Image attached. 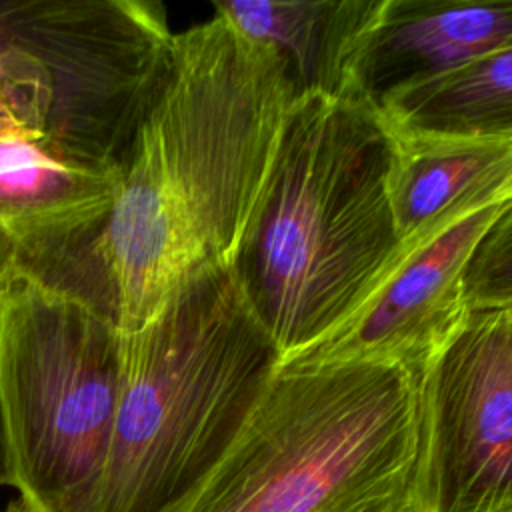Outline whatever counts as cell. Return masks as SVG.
<instances>
[{
  "mask_svg": "<svg viewBox=\"0 0 512 512\" xmlns=\"http://www.w3.org/2000/svg\"><path fill=\"white\" fill-rule=\"evenodd\" d=\"M296 96L286 60L224 16L174 32L94 250L122 332L188 280L232 266Z\"/></svg>",
  "mask_w": 512,
  "mask_h": 512,
  "instance_id": "6da1fadb",
  "label": "cell"
},
{
  "mask_svg": "<svg viewBox=\"0 0 512 512\" xmlns=\"http://www.w3.org/2000/svg\"><path fill=\"white\" fill-rule=\"evenodd\" d=\"M400 144L364 100L298 94L232 272L280 352L356 318L410 256L392 206Z\"/></svg>",
  "mask_w": 512,
  "mask_h": 512,
  "instance_id": "7a4b0ae2",
  "label": "cell"
},
{
  "mask_svg": "<svg viewBox=\"0 0 512 512\" xmlns=\"http://www.w3.org/2000/svg\"><path fill=\"white\" fill-rule=\"evenodd\" d=\"M278 366L232 266L182 284L142 328L124 332L122 396L96 512H188Z\"/></svg>",
  "mask_w": 512,
  "mask_h": 512,
  "instance_id": "3957f363",
  "label": "cell"
},
{
  "mask_svg": "<svg viewBox=\"0 0 512 512\" xmlns=\"http://www.w3.org/2000/svg\"><path fill=\"white\" fill-rule=\"evenodd\" d=\"M420 376L284 362L188 512H418Z\"/></svg>",
  "mask_w": 512,
  "mask_h": 512,
  "instance_id": "277c9868",
  "label": "cell"
},
{
  "mask_svg": "<svg viewBox=\"0 0 512 512\" xmlns=\"http://www.w3.org/2000/svg\"><path fill=\"white\" fill-rule=\"evenodd\" d=\"M114 314L34 280L0 286V422L10 486L40 512H96L120 396Z\"/></svg>",
  "mask_w": 512,
  "mask_h": 512,
  "instance_id": "5b68a950",
  "label": "cell"
},
{
  "mask_svg": "<svg viewBox=\"0 0 512 512\" xmlns=\"http://www.w3.org/2000/svg\"><path fill=\"white\" fill-rule=\"evenodd\" d=\"M418 512H512V320L472 308L420 374Z\"/></svg>",
  "mask_w": 512,
  "mask_h": 512,
  "instance_id": "8992f818",
  "label": "cell"
},
{
  "mask_svg": "<svg viewBox=\"0 0 512 512\" xmlns=\"http://www.w3.org/2000/svg\"><path fill=\"white\" fill-rule=\"evenodd\" d=\"M116 192V174L66 164L36 142H0V286L34 280L114 314L94 250Z\"/></svg>",
  "mask_w": 512,
  "mask_h": 512,
  "instance_id": "52a82bcc",
  "label": "cell"
},
{
  "mask_svg": "<svg viewBox=\"0 0 512 512\" xmlns=\"http://www.w3.org/2000/svg\"><path fill=\"white\" fill-rule=\"evenodd\" d=\"M508 202L472 210L414 248L356 318L288 362L376 360L420 376L466 322L468 262Z\"/></svg>",
  "mask_w": 512,
  "mask_h": 512,
  "instance_id": "ba28073f",
  "label": "cell"
},
{
  "mask_svg": "<svg viewBox=\"0 0 512 512\" xmlns=\"http://www.w3.org/2000/svg\"><path fill=\"white\" fill-rule=\"evenodd\" d=\"M512 38V0H384L350 70L346 96L378 106Z\"/></svg>",
  "mask_w": 512,
  "mask_h": 512,
  "instance_id": "9c48e42d",
  "label": "cell"
},
{
  "mask_svg": "<svg viewBox=\"0 0 512 512\" xmlns=\"http://www.w3.org/2000/svg\"><path fill=\"white\" fill-rule=\"evenodd\" d=\"M384 0H228L214 2L246 38L274 48L298 94L346 96L350 70Z\"/></svg>",
  "mask_w": 512,
  "mask_h": 512,
  "instance_id": "30bf717a",
  "label": "cell"
},
{
  "mask_svg": "<svg viewBox=\"0 0 512 512\" xmlns=\"http://www.w3.org/2000/svg\"><path fill=\"white\" fill-rule=\"evenodd\" d=\"M378 112L402 148H512V38L386 98Z\"/></svg>",
  "mask_w": 512,
  "mask_h": 512,
  "instance_id": "8fae6325",
  "label": "cell"
},
{
  "mask_svg": "<svg viewBox=\"0 0 512 512\" xmlns=\"http://www.w3.org/2000/svg\"><path fill=\"white\" fill-rule=\"evenodd\" d=\"M512 148H402L392 174V206L406 250H414L472 210L508 200Z\"/></svg>",
  "mask_w": 512,
  "mask_h": 512,
  "instance_id": "7c38bea8",
  "label": "cell"
},
{
  "mask_svg": "<svg viewBox=\"0 0 512 512\" xmlns=\"http://www.w3.org/2000/svg\"><path fill=\"white\" fill-rule=\"evenodd\" d=\"M8 140L36 142L66 164L116 174L52 70L30 52L0 56V142Z\"/></svg>",
  "mask_w": 512,
  "mask_h": 512,
  "instance_id": "4fadbf2b",
  "label": "cell"
},
{
  "mask_svg": "<svg viewBox=\"0 0 512 512\" xmlns=\"http://www.w3.org/2000/svg\"><path fill=\"white\" fill-rule=\"evenodd\" d=\"M464 296L470 310L512 306V200L476 246L464 274Z\"/></svg>",
  "mask_w": 512,
  "mask_h": 512,
  "instance_id": "5bb4252c",
  "label": "cell"
},
{
  "mask_svg": "<svg viewBox=\"0 0 512 512\" xmlns=\"http://www.w3.org/2000/svg\"><path fill=\"white\" fill-rule=\"evenodd\" d=\"M0 486H10V474H8V460H6V446H4V434H2V422H0Z\"/></svg>",
  "mask_w": 512,
  "mask_h": 512,
  "instance_id": "9a60e30c",
  "label": "cell"
},
{
  "mask_svg": "<svg viewBox=\"0 0 512 512\" xmlns=\"http://www.w3.org/2000/svg\"><path fill=\"white\" fill-rule=\"evenodd\" d=\"M0 512H40L36 506H32L30 502H26L24 498H20V496H16V498H12Z\"/></svg>",
  "mask_w": 512,
  "mask_h": 512,
  "instance_id": "2e32d148",
  "label": "cell"
},
{
  "mask_svg": "<svg viewBox=\"0 0 512 512\" xmlns=\"http://www.w3.org/2000/svg\"><path fill=\"white\" fill-rule=\"evenodd\" d=\"M506 310V314L510 316V320H512V306H508V308H504Z\"/></svg>",
  "mask_w": 512,
  "mask_h": 512,
  "instance_id": "e0dca14e",
  "label": "cell"
}]
</instances>
